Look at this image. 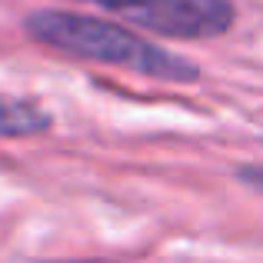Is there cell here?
<instances>
[{
  "instance_id": "obj_2",
  "label": "cell",
  "mask_w": 263,
  "mask_h": 263,
  "mask_svg": "<svg viewBox=\"0 0 263 263\" xmlns=\"http://www.w3.org/2000/svg\"><path fill=\"white\" fill-rule=\"evenodd\" d=\"M150 33L174 40H210L233 27L230 0H90Z\"/></svg>"
},
{
  "instance_id": "obj_3",
  "label": "cell",
  "mask_w": 263,
  "mask_h": 263,
  "mask_svg": "<svg viewBox=\"0 0 263 263\" xmlns=\"http://www.w3.org/2000/svg\"><path fill=\"white\" fill-rule=\"evenodd\" d=\"M50 127V114L30 100L0 97V137H33Z\"/></svg>"
},
{
  "instance_id": "obj_5",
  "label": "cell",
  "mask_w": 263,
  "mask_h": 263,
  "mask_svg": "<svg viewBox=\"0 0 263 263\" xmlns=\"http://www.w3.org/2000/svg\"><path fill=\"white\" fill-rule=\"evenodd\" d=\"M47 263H57V260H47ZM60 263H114V260H60Z\"/></svg>"
},
{
  "instance_id": "obj_1",
  "label": "cell",
  "mask_w": 263,
  "mask_h": 263,
  "mask_svg": "<svg viewBox=\"0 0 263 263\" xmlns=\"http://www.w3.org/2000/svg\"><path fill=\"white\" fill-rule=\"evenodd\" d=\"M24 24L33 40L60 53H70V57L120 67V70H134L154 80H170V84H193L200 77V67L193 60L150 44L123 24H110V20L70 10H37Z\"/></svg>"
},
{
  "instance_id": "obj_4",
  "label": "cell",
  "mask_w": 263,
  "mask_h": 263,
  "mask_svg": "<svg viewBox=\"0 0 263 263\" xmlns=\"http://www.w3.org/2000/svg\"><path fill=\"white\" fill-rule=\"evenodd\" d=\"M240 180H247L250 186L263 190V163H260V167H243V170H240Z\"/></svg>"
}]
</instances>
